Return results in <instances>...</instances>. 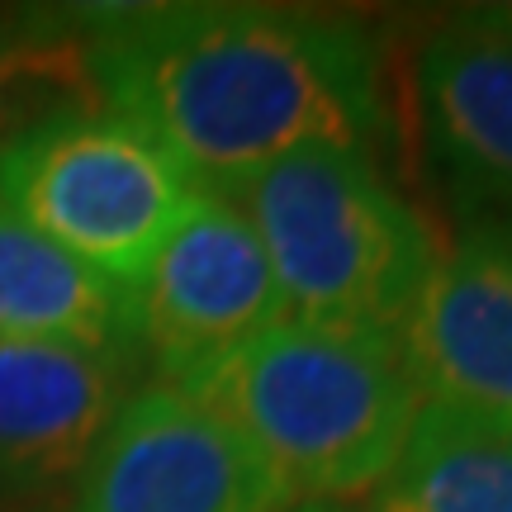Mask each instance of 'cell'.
Returning <instances> with one entry per match:
<instances>
[{"instance_id": "6da1fadb", "label": "cell", "mask_w": 512, "mask_h": 512, "mask_svg": "<svg viewBox=\"0 0 512 512\" xmlns=\"http://www.w3.org/2000/svg\"><path fill=\"white\" fill-rule=\"evenodd\" d=\"M100 105L147 133L200 190L299 147L370 152L380 62L351 19L285 5L105 10L86 38Z\"/></svg>"}, {"instance_id": "7a4b0ae2", "label": "cell", "mask_w": 512, "mask_h": 512, "mask_svg": "<svg viewBox=\"0 0 512 512\" xmlns=\"http://www.w3.org/2000/svg\"><path fill=\"white\" fill-rule=\"evenodd\" d=\"M181 389L252 446L290 508L366 503L422 413L394 337L285 318Z\"/></svg>"}, {"instance_id": "3957f363", "label": "cell", "mask_w": 512, "mask_h": 512, "mask_svg": "<svg viewBox=\"0 0 512 512\" xmlns=\"http://www.w3.org/2000/svg\"><path fill=\"white\" fill-rule=\"evenodd\" d=\"M214 195L252 223L280 318L304 328L399 337L441 252L432 223L351 147H299Z\"/></svg>"}, {"instance_id": "277c9868", "label": "cell", "mask_w": 512, "mask_h": 512, "mask_svg": "<svg viewBox=\"0 0 512 512\" xmlns=\"http://www.w3.org/2000/svg\"><path fill=\"white\" fill-rule=\"evenodd\" d=\"M195 185L110 110L57 114L0 152V204L114 285H133Z\"/></svg>"}, {"instance_id": "5b68a950", "label": "cell", "mask_w": 512, "mask_h": 512, "mask_svg": "<svg viewBox=\"0 0 512 512\" xmlns=\"http://www.w3.org/2000/svg\"><path fill=\"white\" fill-rule=\"evenodd\" d=\"M280 323V290L252 223L200 190L128 285V332L162 384H185Z\"/></svg>"}, {"instance_id": "8992f818", "label": "cell", "mask_w": 512, "mask_h": 512, "mask_svg": "<svg viewBox=\"0 0 512 512\" xmlns=\"http://www.w3.org/2000/svg\"><path fill=\"white\" fill-rule=\"evenodd\" d=\"M62 512H290L266 465L181 384L133 389Z\"/></svg>"}, {"instance_id": "52a82bcc", "label": "cell", "mask_w": 512, "mask_h": 512, "mask_svg": "<svg viewBox=\"0 0 512 512\" xmlns=\"http://www.w3.org/2000/svg\"><path fill=\"white\" fill-rule=\"evenodd\" d=\"M422 152L465 228H512V34L460 15L422 43Z\"/></svg>"}, {"instance_id": "ba28073f", "label": "cell", "mask_w": 512, "mask_h": 512, "mask_svg": "<svg viewBox=\"0 0 512 512\" xmlns=\"http://www.w3.org/2000/svg\"><path fill=\"white\" fill-rule=\"evenodd\" d=\"M394 347L422 403L512 413V228L441 247Z\"/></svg>"}, {"instance_id": "9c48e42d", "label": "cell", "mask_w": 512, "mask_h": 512, "mask_svg": "<svg viewBox=\"0 0 512 512\" xmlns=\"http://www.w3.org/2000/svg\"><path fill=\"white\" fill-rule=\"evenodd\" d=\"M128 399V351L0 342V489L48 494L86 470Z\"/></svg>"}, {"instance_id": "30bf717a", "label": "cell", "mask_w": 512, "mask_h": 512, "mask_svg": "<svg viewBox=\"0 0 512 512\" xmlns=\"http://www.w3.org/2000/svg\"><path fill=\"white\" fill-rule=\"evenodd\" d=\"M0 342L133 351L128 290L0 204Z\"/></svg>"}, {"instance_id": "8fae6325", "label": "cell", "mask_w": 512, "mask_h": 512, "mask_svg": "<svg viewBox=\"0 0 512 512\" xmlns=\"http://www.w3.org/2000/svg\"><path fill=\"white\" fill-rule=\"evenodd\" d=\"M370 503L380 512H512V413L422 403Z\"/></svg>"}, {"instance_id": "7c38bea8", "label": "cell", "mask_w": 512, "mask_h": 512, "mask_svg": "<svg viewBox=\"0 0 512 512\" xmlns=\"http://www.w3.org/2000/svg\"><path fill=\"white\" fill-rule=\"evenodd\" d=\"M105 110L86 43L10 38L0 29V152L57 114Z\"/></svg>"}, {"instance_id": "4fadbf2b", "label": "cell", "mask_w": 512, "mask_h": 512, "mask_svg": "<svg viewBox=\"0 0 512 512\" xmlns=\"http://www.w3.org/2000/svg\"><path fill=\"white\" fill-rule=\"evenodd\" d=\"M290 512H380L375 503H309V508H290Z\"/></svg>"}, {"instance_id": "5bb4252c", "label": "cell", "mask_w": 512, "mask_h": 512, "mask_svg": "<svg viewBox=\"0 0 512 512\" xmlns=\"http://www.w3.org/2000/svg\"><path fill=\"white\" fill-rule=\"evenodd\" d=\"M479 15L489 19L494 29H503V34H512V5H494V10H479Z\"/></svg>"}]
</instances>
